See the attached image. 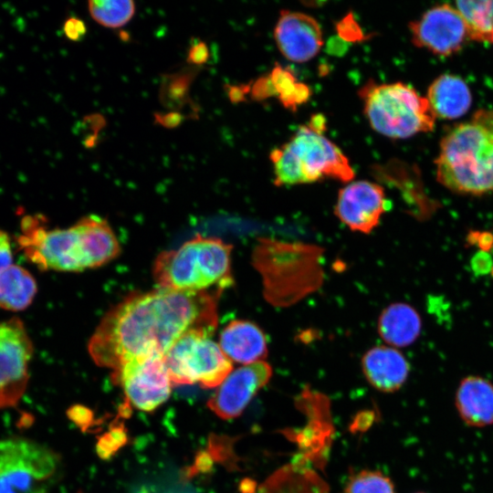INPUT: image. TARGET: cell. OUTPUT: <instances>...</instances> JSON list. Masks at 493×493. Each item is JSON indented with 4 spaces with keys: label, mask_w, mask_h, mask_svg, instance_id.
<instances>
[{
    "label": "cell",
    "mask_w": 493,
    "mask_h": 493,
    "mask_svg": "<svg viewBox=\"0 0 493 493\" xmlns=\"http://www.w3.org/2000/svg\"><path fill=\"white\" fill-rule=\"evenodd\" d=\"M222 290L176 291L156 288L132 293L112 308L89 342L94 362L113 371L144 355L163 356L183 336L199 331L212 336L218 323Z\"/></svg>",
    "instance_id": "6da1fadb"
},
{
    "label": "cell",
    "mask_w": 493,
    "mask_h": 493,
    "mask_svg": "<svg viewBox=\"0 0 493 493\" xmlns=\"http://www.w3.org/2000/svg\"><path fill=\"white\" fill-rule=\"evenodd\" d=\"M42 215L26 216L18 243L26 257L41 269L82 271L100 267L121 250L107 220L90 215L66 229H47Z\"/></svg>",
    "instance_id": "7a4b0ae2"
},
{
    "label": "cell",
    "mask_w": 493,
    "mask_h": 493,
    "mask_svg": "<svg viewBox=\"0 0 493 493\" xmlns=\"http://www.w3.org/2000/svg\"><path fill=\"white\" fill-rule=\"evenodd\" d=\"M436 179L463 194L493 192V110H479L442 139L435 160Z\"/></svg>",
    "instance_id": "3957f363"
},
{
    "label": "cell",
    "mask_w": 493,
    "mask_h": 493,
    "mask_svg": "<svg viewBox=\"0 0 493 493\" xmlns=\"http://www.w3.org/2000/svg\"><path fill=\"white\" fill-rule=\"evenodd\" d=\"M231 250L217 237L197 235L177 249L162 252L153 264V278L160 288L171 290H224L233 283Z\"/></svg>",
    "instance_id": "277c9868"
},
{
    "label": "cell",
    "mask_w": 493,
    "mask_h": 493,
    "mask_svg": "<svg viewBox=\"0 0 493 493\" xmlns=\"http://www.w3.org/2000/svg\"><path fill=\"white\" fill-rule=\"evenodd\" d=\"M269 158L274 184L278 186L310 184L328 177L346 183L354 177L341 150L309 124L299 126L287 142L271 151Z\"/></svg>",
    "instance_id": "5b68a950"
},
{
    "label": "cell",
    "mask_w": 493,
    "mask_h": 493,
    "mask_svg": "<svg viewBox=\"0 0 493 493\" xmlns=\"http://www.w3.org/2000/svg\"><path fill=\"white\" fill-rule=\"evenodd\" d=\"M371 127L391 139L431 131L435 116L426 98L402 83L368 80L358 91Z\"/></svg>",
    "instance_id": "8992f818"
},
{
    "label": "cell",
    "mask_w": 493,
    "mask_h": 493,
    "mask_svg": "<svg viewBox=\"0 0 493 493\" xmlns=\"http://www.w3.org/2000/svg\"><path fill=\"white\" fill-rule=\"evenodd\" d=\"M60 465L47 446L25 437L0 440V493H48Z\"/></svg>",
    "instance_id": "52a82bcc"
},
{
    "label": "cell",
    "mask_w": 493,
    "mask_h": 493,
    "mask_svg": "<svg viewBox=\"0 0 493 493\" xmlns=\"http://www.w3.org/2000/svg\"><path fill=\"white\" fill-rule=\"evenodd\" d=\"M173 384L199 383L214 388L233 371L232 361L211 337L193 331L180 338L163 356Z\"/></svg>",
    "instance_id": "ba28073f"
},
{
    "label": "cell",
    "mask_w": 493,
    "mask_h": 493,
    "mask_svg": "<svg viewBox=\"0 0 493 493\" xmlns=\"http://www.w3.org/2000/svg\"><path fill=\"white\" fill-rule=\"evenodd\" d=\"M32 341L23 322L12 318L0 322V409L15 406L28 383Z\"/></svg>",
    "instance_id": "9c48e42d"
},
{
    "label": "cell",
    "mask_w": 493,
    "mask_h": 493,
    "mask_svg": "<svg viewBox=\"0 0 493 493\" xmlns=\"http://www.w3.org/2000/svg\"><path fill=\"white\" fill-rule=\"evenodd\" d=\"M128 401L137 409L152 411L170 396L172 382L161 354L131 359L113 371Z\"/></svg>",
    "instance_id": "30bf717a"
},
{
    "label": "cell",
    "mask_w": 493,
    "mask_h": 493,
    "mask_svg": "<svg viewBox=\"0 0 493 493\" xmlns=\"http://www.w3.org/2000/svg\"><path fill=\"white\" fill-rule=\"evenodd\" d=\"M409 29L415 46L440 56L457 52L468 38L461 15L448 4L428 9L409 24Z\"/></svg>",
    "instance_id": "8fae6325"
},
{
    "label": "cell",
    "mask_w": 493,
    "mask_h": 493,
    "mask_svg": "<svg viewBox=\"0 0 493 493\" xmlns=\"http://www.w3.org/2000/svg\"><path fill=\"white\" fill-rule=\"evenodd\" d=\"M271 375L272 369L264 361L238 367L217 386L207 403L209 409L222 419L239 416Z\"/></svg>",
    "instance_id": "7c38bea8"
},
{
    "label": "cell",
    "mask_w": 493,
    "mask_h": 493,
    "mask_svg": "<svg viewBox=\"0 0 493 493\" xmlns=\"http://www.w3.org/2000/svg\"><path fill=\"white\" fill-rule=\"evenodd\" d=\"M383 188L369 181H355L339 191L334 213L353 231L370 233L385 211Z\"/></svg>",
    "instance_id": "4fadbf2b"
},
{
    "label": "cell",
    "mask_w": 493,
    "mask_h": 493,
    "mask_svg": "<svg viewBox=\"0 0 493 493\" xmlns=\"http://www.w3.org/2000/svg\"><path fill=\"white\" fill-rule=\"evenodd\" d=\"M274 38L281 54L299 63L313 58L323 45L321 27L313 16L286 9L279 13Z\"/></svg>",
    "instance_id": "5bb4252c"
},
{
    "label": "cell",
    "mask_w": 493,
    "mask_h": 493,
    "mask_svg": "<svg viewBox=\"0 0 493 493\" xmlns=\"http://www.w3.org/2000/svg\"><path fill=\"white\" fill-rule=\"evenodd\" d=\"M219 346L232 362L244 365L262 361L267 354L264 331L248 320L229 322L220 333Z\"/></svg>",
    "instance_id": "9a60e30c"
},
{
    "label": "cell",
    "mask_w": 493,
    "mask_h": 493,
    "mask_svg": "<svg viewBox=\"0 0 493 493\" xmlns=\"http://www.w3.org/2000/svg\"><path fill=\"white\" fill-rule=\"evenodd\" d=\"M362 368L374 388L387 393L398 390L409 373L405 357L396 349L387 346L370 349L362 359Z\"/></svg>",
    "instance_id": "2e32d148"
},
{
    "label": "cell",
    "mask_w": 493,
    "mask_h": 493,
    "mask_svg": "<svg viewBox=\"0 0 493 493\" xmlns=\"http://www.w3.org/2000/svg\"><path fill=\"white\" fill-rule=\"evenodd\" d=\"M457 411L471 426L493 424V384L478 376H468L460 383L456 396Z\"/></svg>",
    "instance_id": "e0dca14e"
},
{
    "label": "cell",
    "mask_w": 493,
    "mask_h": 493,
    "mask_svg": "<svg viewBox=\"0 0 493 493\" xmlns=\"http://www.w3.org/2000/svg\"><path fill=\"white\" fill-rule=\"evenodd\" d=\"M435 116L452 120L459 118L469 110L472 101L470 89L459 77L443 74L429 86L426 97Z\"/></svg>",
    "instance_id": "ac0fdd59"
},
{
    "label": "cell",
    "mask_w": 493,
    "mask_h": 493,
    "mask_svg": "<svg viewBox=\"0 0 493 493\" xmlns=\"http://www.w3.org/2000/svg\"><path fill=\"white\" fill-rule=\"evenodd\" d=\"M201 68L187 64L161 76L158 98L166 110L181 111L194 120L199 118L200 108L192 100L190 89Z\"/></svg>",
    "instance_id": "d6986e66"
},
{
    "label": "cell",
    "mask_w": 493,
    "mask_h": 493,
    "mask_svg": "<svg viewBox=\"0 0 493 493\" xmlns=\"http://www.w3.org/2000/svg\"><path fill=\"white\" fill-rule=\"evenodd\" d=\"M418 312L406 303H393L386 307L378 319L381 338L393 347H405L418 338L421 331Z\"/></svg>",
    "instance_id": "ffe728a7"
},
{
    "label": "cell",
    "mask_w": 493,
    "mask_h": 493,
    "mask_svg": "<svg viewBox=\"0 0 493 493\" xmlns=\"http://www.w3.org/2000/svg\"><path fill=\"white\" fill-rule=\"evenodd\" d=\"M36 294V280L24 267L12 264L0 271V308L12 311L25 309Z\"/></svg>",
    "instance_id": "44dd1931"
},
{
    "label": "cell",
    "mask_w": 493,
    "mask_h": 493,
    "mask_svg": "<svg viewBox=\"0 0 493 493\" xmlns=\"http://www.w3.org/2000/svg\"><path fill=\"white\" fill-rule=\"evenodd\" d=\"M456 6L466 24L468 38L493 44V1H457Z\"/></svg>",
    "instance_id": "7402d4cb"
},
{
    "label": "cell",
    "mask_w": 493,
    "mask_h": 493,
    "mask_svg": "<svg viewBox=\"0 0 493 493\" xmlns=\"http://www.w3.org/2000/svg\"><path fill=\"white\" fill-rule=\"evenodd\" d=\"M274 96L287 110L296 111L301 104L310 98V88L299 80L289 68L277 64L267 74Z\"/></svg>",
    "instance_id": "603a6c76"
},
{
    "label": "cell",
    "mask_w": 493,
    "mask_h": 493,
    "mask_svg": "<svg viewBox=\"0 0 493 493\" xmlns=\"http://www.w3.org/2000/svg\"><path fill=\"white\" fill-rule=\"evenodd\" d=\"M88 6L91 17L110 28L124 26L135 13L134 2L131 0L89 1Z\"/></svg>",
    "instance_id": "cb8c5ba5"
},
{
    "label": "cell",
    "mask_w": 493,
    "mask_h": 493,
    "mask_svg": "<svg viewBox=\"0 0 493 493\" xmlns=\"http://www.w3.org/2000/svg\"><path fill=\"white\" fill-rule=\"evenodd\" d=\"M343 493H394V488L382 473L364 470L349 479Z\"/></svg>",
    "instance_id": "d4e9b609"
},
{
    "label": "cell",
    "mask_w": 493,
    "mask_h": 493,
    "mask_svg": "<svg viewBox=\"0 0 493 493\" xmlns=\"http://www.w3.org/2000/svg\"><path fill=\"white\" fill-rule=\"evenodd\" d=\"M209 58L210 51L207 44L201 39L193 38L187 52L186 63L202 68Z\"/></svg>",
    "instance_id": "484cf974"
},
{
    "label": "cell",
    "mask_w": 493,
    "mask_h": 493,
    "mask_svg": "<svg viewBox=\"0 0 493 493\" xmlns=\"http://www.w3.org/2000/svg\"><path fill=\"white\" fill-rule=\"evenodd\" d=\"M153 119L155 124L166 129H174L179 127L184 121L190 119V117L181 111L167 110L164 112H154Z\"/></svg>",
    "instance_id": "4316f807"
},
{
    "label": "cell",
    "mask_w": 493,
    "mask_h": 493,
    "mask_svg": "<svg viewBox=\"0 0 493 493\" xmlns=\"http://www.w3.org/2000/svg\"><path fill=\"white\" fill-rule=\"evenodd\" d=\"M62 29L65 37L74 42L82 40L87 33L85 22L77 16L68 17L63 24Z\"/></svg>",
    "instance_id": "83f0119b"
},
{
    "label": "cell",
    "mask_w": 493,
    "mask_h": 493,
    "mask_svg": "<svg viewBox=\"0 0 493 493\" xmlns=\"http://www.w3.org/2000/svg\"><path fill=\"white\" fill-rule=\"evenodd\" d=\"M340 37L355 41L362 38V32L351 15L346 16L337 26Z\"/></svg>",
    "instance_id": "f1b7e54d"
},
{
    "label": "cell",
    "mask_w": 493,
    "mask_h": 493,
    "mask_svg": "<svg viewBox=\"0 0 493 493\" xmlns=\"http://www.w3.org/2000/svg\"><path fill=\"white\" fill-rule=\"evenodd\" d=\"M11 240L7 233L0 230V271L12 265Z\"/></svg>",
    "instance_id": "f546056e"
},
{
    "label": "cell",
    "mask_w": 493,
    "mask_h": 493,
    "mask_svg": "<svg viewBox=\"0 0 493 493\" xmlns=\"http://www.w3.org/2000/svg\"><path fill=\"white\" fill-rule=\"evenodd\" d=\"M224 88L230 101L239 103L246 100V95L249 93L250 84H226Z\"/></svg>",
    "instance_id": "4dcf8cb0"
}]
</instances>
